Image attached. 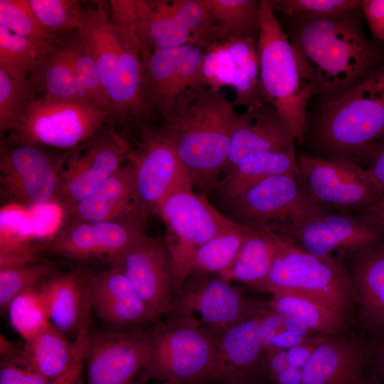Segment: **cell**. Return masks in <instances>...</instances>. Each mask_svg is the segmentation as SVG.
I'll return each mask as SVG.
<instances>
[{"mask_svg": "<svg viewBox=\"0 0 384 384\" xmlns=\"http://www.w3.org/2000/svg\"><path fill=\"white\" fill-rule=\"evenodd\" d=\"M238 115L224 92L203 85L181 95L164 119L161 132L203 193L226 169Z\"/></svg>", "mask_w": 384, "mask_h": 384, "instance_id": "obj_1", "label": "cell"}, {"mask_svg": "<svg viewBox=\"0 0 384 384\" xmlns=\"http://www.w3.org/2000/svg\"><path fill=\"white\" fill-rule=\"evenodd\" d=\"M357 11L336 16H295V26L287 33L305 76L325 102L363 81L375 61Z\"/></svg>", "mask_w": 384, "mask_h": 384, "instance_id": "obj_2", "label": "cell"}, {"mask_svg": "<svg viewBox=\"0 0 384 384\" xmlns=\"http://www.w3.org/2000/svg\"><path fill=\"white\" fill-rule=\"evenodd\" d=\"M78 31L96 64L112 117L139 120L143 117L144 48L140 38L113 25L101 3L95 9H84Z\"/></svg>", "mask_w": 384, "mask_h": 384, "instance_id": "obj_3", "label": "cell"}, {"mask_svg": "<svg viewBox=\"0 0 384 384\" xmlns=\"http://www.w3.org/2000/svg\"><path fill=\"white\" fill-rule=\"evenodd\" d=\"M259 91L272 105L301 144L306 129V105L314 89L305 76L288 34L282 29L269 1H260L257 42Z\"/></svg>", "mask_w": 384, "mask_h": 384, "instance_id": "obj_4", "label": "cell"}, {"mask_svg": "<svg viewBox=\"0 0 384 384\" xmlns=\"http://www.w3.org/2000/svg\"><path fill=\"white\" fill-rule=\"evenodd\" d=\"M317 137L329 158L356 163L384 139V70L370 73L344 95L325 102Z\"/></svg>", "mask_w": 384, "mask_h": 384, "instance_id": "obj_5", "label": "cell"}, {"mask_svg": "<svg viewBox=\"0 0 384 384\" xmlns=\"http://www.w3.org/2000/svg\"><path fill=\"white\" fill-rule=\"evenodd\" d=\"M282 235L264 292H292L313 297L347 320L356 306L349 273L340 255H312Z\"/></svg>", "mask_w": 384, "mask_h": 384, "instance_id": "obj_6", "label": "cell"}, {"mask_svg": "<svg viewBox=\"0 0 384 384\" xmlns=\"http://www.w3.org/2000/svg\"><path fill=\"white\" fill-rule=\"evenodd\" d=\"M218 336L170 316L149 334L151 353L144 378L182 384L219 381Z\"/></svg>", "mask_w": 384, "mask_h": 384, "instance_id": "obj_7", "label": "cell"}, {"mask_svg": "<svg viewBox=\"0 0 384 384\" xmlns=\"http://www.w3.org/2000/svg\"><path fill=\"white\" fill-rule=\"evenodd\" d=\"M156 212L166 227L165 245L174 296L191 273L197 250L204 243L238 224L213 207L204 194L183 190L168 196Z\"/></svg>", "mask_w": 384, "mask_h": 384, "instance_id": "obj_8", "label": "cell"}, {"mask_svg": "<svg viewBox=\"0 0 384 384\" xmlns=\"http://www.w3.org/2000/svg\"><path fill=\"white\" fill-rule=\"evenodd\" d=\"M110 117V111L86 99L38 98L5 139L11 144L72 150L94 137Z\"/></svg>", "mask_w": 384, "mask_h": 384, "instance_id": "obj_9", "label": "cell"}, {"mask_svg": "<svg viewBox=\"0 0 384 384\" xmlns=\"http://www.w3.org/2000/svg\"><path fill=\"white\" fill-rule=\"evenodd\" d=\"M269 310L268 302L247 297L219 274H191L174 296L169 313L219 334Z\"/></svg>", "mask_w": 384, "mask_h": 384, "instance_id": "obj_10", "label": "cell"}, {"mask_svg": "<svg viewBox=\"0 0 384 384\" xmlns=\"http://www.w3.org/2000/svg\"><path fill=\"white\" fill-rule=\"evenodd\" d=\"M228 202L232 220L274 233L299 218L326 209L312 198L299 177L293 174L266 178Z\"/></svg>", "mask_w": 384, "mask_h": 384, "instance_id": "obj_11", "label": "cell"}, {"mask_svg": "<svg viewBox=\"0 0 384 384\" xmlns=\"http://www.w3.org/2000/svg\"><path fill=\"white\" fill-rule=\"evenodd\" d=\"M299 178L309 195L329 210H361L384 193L366 169L340 159L299 153Z\"/></svg>", "mask_w": 384, "mask_h": 384, "instance_id": "obj_12", "label": "cell"}, {"mask_svg": "<svg viewBox=\"0 0 384 384\" xmlns=\"http://www.w3.org/2000/svg\"><path fill=\"white\" fill-rule=\"evenodd\" d=\"M73 151L55 154L48 148L11 144L1 138L0 179L4 191L19 205L51 201L57 196L62 169Z\"/></svg>", "mask_w": 384, "mask_h": 384, "instance_id": "obj_13", "label": "cell"}, {"mask_svg": "<svg viewBox=\"0 0 384 384\" xmlns=\"http://www.w3.org/2000/svg\"><path fill=\"white\" fill-rule=\"evenodd\" d=\"M204 52L205 48L194 44L144 50L143 117L161 115L164 119L181 95L204 85L201 75Z\"/></svg>", "mask_w": 384, "mask_h": 384, "instance_id": "obj_14", "label": "cell"}, {"mask_svg": "<svg viewBox=\"0 0 384 384\" xmlns=\"http://www.w3.org/2000/svg\"><path fill=\"white\" fill-rule=\"evenodd\" d=\"M133 174L139 213L156 212L170 195L193 189L190 178L171 145L160 129L143 127L141 142L128 159Z\"/></svg>", "mask_w": 384, "mask_h": 384, "instance_id": "obj_15", "label": "cell"}, {"mask_svg": "<svg viewBox=\"0 0 384 384\" xmlns=\"http://www.w3.org/2000/svg\"><path fill=\"white\" fill-rule=\"evenodd\" d=\"M305 251L319 257L341 250L353 253L383 238L384 232L360 215L324 209L283 227L278 233Z\"/></svg>", "mask_w": 384, "mask_h": 384, "instance_id": "obj_16", "label": "cell"}, {"mask_svg": "<svg viewBox=\"0 0 384 384\" xmlns=\"http://www.w3.org/2000/svg\"><path fill=\"white\" fill-rule=\"evenodd\" d=\"M149 334L140 328L90 336L85 353L87 384H128L146 366Z\"/></svg>", "mask_w": 384, "mask_h": 384, "instance_id": "obj_17", "label": "cell"}, {"mask_svg": "<svg viewBox=\"0 0 384 384\" xmlns=\"http://www.w3.org/2000/svg\"><path fill=\"white\" fill-rule=\"evenodd\" d=\"M80 149H73L60 174L56 198L68 210L121 168L132 149L112 131Z\"/></svg>", "mask_w": 384, "mask_h": 384, "instance_id": "obj_18", "label": "cell"}, {"mask_svg": "<svg viewBox=\"0 0 384 384\" xmlns=\"http://www.w3.org/2000/svg\"><path fill=\"white\" fill-rule=\"evenodd\" d=\"M110 262L158 317L169 312L174 292L165 244L143 234Z\"/></svg>", "mask_w": 384, "mask_h": 384, "instance_id": "obj_19", "label": "cell"}, {"mask_svg": "<svg viewBox=\"0 0 384 384\" xmlns=\"http://www.w3.org/2000/svg\"><path fill=\"white\" fill-rule=\"evenodd\" d=\"M143 234L138 221L132 220L76 223L59 232L50 248L70 259L105 257L110 261Z\"/></svg>", "mask_w": 384, "mask_h": 384, "instance_id": "obj_20", "label": "cell"}, {"mask_svg": "<svg viewBox=\"0 0 384 384\" xmlns=\"http://www.w3.org/2000/svg\"><path fill=\"white\" fill-rule=\"evenodd\" d=\"M86 302L74 342L51 323L37 335L25 342L23 350L11 358L40 373L50 381L65 374L73 366L85 362V353L90 335V312Z\"/></svg>", "mask_w": 384, "mask_h": 384, "instance_id": "obj_21", "label": "cell"}, {"mask_svg": "<svg viewBox=\"0 0 384 384\" xmlns=\"http://www.w3.org/2000/svg\"><path fill=\"white\" fill-rule=\"evenodd\" d=\"M294 141L287 124L270 104L264 102L246 109L238 115L225 171L253 154L295 149Z\"/></svg>", "mask_w": 384, "mask_h": 384, "instance_id": "obj_22", "label": "cell"}, {"mask_svg": "<svg viewBox=\"0 0 384 384\" xmlns=\"http://www.w3.org/2000/svg\"><path fill=\"white\" fill-rule=\"evenodd\" d=\"M92 308L112 325L137 329L159 318L116 267L88 279Z\"/></svg>", "mask_w": 384, "mask_h": 384, "instance_id": "obj_23", "label": "cell"}, {"mask_svg": "<svg viewBox=\"0 0 384 384\" xmlns=\"http://www.w3.org/2000/svg\"><path fill=\"white\" fill-rule=\"evenodd\" d=\"M363 343L326 336L302 370L301 384H357L370 359Z\"/></svg>", "mask_w": 384, "mask_h": 384, "instance_id": "obj_24", "label": "cell"}, {"mask_svg": "<svg viewBox=\"0 0 384 384\" xmlns=\"http://www.w3.org/2000/svg\"><path fill=\"white\" fill-rule=\"evenodd\" d=\"M68 225L122 220L138 221L139 211L131 165H123L68 210Z\"/></svg>", "mask_w": 384, "mask_h": 384, "instance_id": "obj_25", "label": "cell"}, {"mask_svg": "<svg viewBox=\"0 0 384 384\" xmlns=\"http://www.w3.org/2000/svg\"><path fill=\"white\" fill-rule=\"evenodd\" d=\"M358 317L366 329H384V239L353 253L348 270Z\"/></svg>", "mask_w": 384, "mask_h": 384, "instance_id": "obj_26", "label": "cell"}, {"mask_svg": "<svg viewBox=\"0 0 384 384\" xmlns=\"http://www.w3.org/2000/svg\"><path fill=\"white\" fill-rule=\"evenodd\" d=\"M260 316L243 320L218 334L219 381L242 384L257 370H264Z\"/></svg>", "mask_w": 384, "mask_h": 384, "instance_id": "obj_27", "label": "cell"}, {"mask_svg": "<svg viewBox=\"0 0 384 384\" xmlns=\"http://www.w3.org/2000/svg\"><path fill=\"white\" fill-rule=\"evenodd\" d=\"M223 174L214 188L220 197L227 201L270 177L284 174H293L299 177L295 149L249 155Z\"/></svg>", "mask_w": 384, "mask_h": 384, "instance_id": "obj_28", "label": "cell"}, {"mask_svg": "<svg viewBox=\"0 0 384 384\" xmlns=\"http://www.w3.org/2000/svg\"><path fill=\"white\" fill-rule=\"evenodd\" d=\"M282 240L281 234L251 228L230 265L219 275L230 283L238 281L264 292Z\"/></svg>", "mask_w": 384, "mask_h": 384, "instance_id": "obj_29", "label": "cell"}, {"mask_svg": "<svg viewBox=\"0 0 384 384\" xmlns=\"http://www.w3.org/2000/svg\"><path fill=\"white\" fill-rule=\"evenodd\" d=\"M39 288L50 322L65 335L77 331L88 292V279L70 272L46 280Z\"/></svg>", "mask_w": 384, "mask_h": 384, "instance_id": "obj_30", "label": "cell"}, {"mask_svg": "<svg viewBox=\"0 0 384 384\" xmlns=\"http://www.w3.org/2000/svg\"><path fill=\"white\" fill-rule=\"evenodd\" d=\"M38 98L86 99L71 63L56 43L42 51L28 76ZM87 100V99H86Z\"/></svg>", "mask_w": 384, "mask_h": 384, "instance_id": "obj_31", "label": "cell"}, {"mask_svg": "<svg viewBox=\"0 0 384 384\" xmlns=\"http://www.w3.org/2000/svg\"><path fill=\"white\" fill-rule=\"evenodd\" d=\"M270 309L294 319L322 335H341L347 319L320 301L302 294L278 292L271 294Z\"/></svg>", "mask_w": 384, "mask_h": 384, "instance_id": "obj_32", "label": "cell"}, {"mask_svg": "<svg viewBox=\"0 0 384 384\" xmlns=\"http://www.w3.org/2000/svg\"><path fill=\"white\" fill-rule=\"evenodd\" d=\"M140 21L137 36L149 51L171 48L195 41L183 23L170 11L168 1L139 0Z\"/></svg>", "mask_w": 384, "mask_h": 384, "instance_id": "obj_33", "label": "cell"}, {"mask_svg": "<svg viewBox=\"0 0 384 384\" xmlns=\"http://www.w3.org/2000/svg\"><path fill=\"white\" fill-rule=\"evenodd\" d=\"M217 41L235 38L257 41L260 1L203 0Z\"/></svg>", "mask_w": 384, "mask_h": 384, "instance_id": "obj_34", "label": "cell"}, {"mask_svg": "<svg viewBox=\"0 0 384 384\" xmlns=\"http://www.w3.org/2000/svg\"><path fill=\"white\" fill-rule=\"evenodd\" d=\"M234 63V74L231 86L235 91V106L246 109L257 107L264 102L260 96V63L257 47L253 38H235L227 39Z\"/></svg>", "mask_w": 384, "mask_h": 384, "instance_id": "obj_35", "label": "cell"}, {"mask_svg": "<svg viewBox=\"0 0 384 384\" xmlns=\"http://www.w3.org/2000/svg\"><path fill=\"white\" fill-rule=\"evenodd\" d=\"M58 44L70 60L85 98L112 114L111 102L96 64L78 30L58 36Z\"/></svg>", "mask_w": 384, "mask_h": 384, "instance_id": "obj_36", "label": "cell"}, {"mask_svg": "<svg viewBox=\"0 0 384 384\" xmlns=\"http://www.w3.org/2000/svg\"><path fill=\"white\" fill-rule=\"evenodd\" d=\"M250 230L238 223L204 243L194 255L191 274H220L230 265Z\"/></svg>", "mask_w": 384, "mask_h": 384, "instance_id": "obj_37", "label": "cell"}, {"mask_svg": "<svg viewBox=\"0 0 384 384\" xmlns=\"http://www.w3.org/2000/svg\"><path fill=\"white\" fill-rule=\"evenodd\" d=\"M6 310L11 325L25 342L50 324L38 287L26 289L17 295L9 303Z\"/></svg>", "mask_w": 384, "mask_h": 384, "instance_id": "obj_38", "label": "cell"}, {"mask_svg": "<svg viewBox=\"0 0 384 384\" xmlns=\"http://www.w3.org/2000/svg\"><path fill=\"white\" fill-rule=\"evenodd\" d=\"M38 99L31 81L16 78L0 70V132L12 131L30 105Z\"/></svg>", "mask_w": 384, "mask_h": 384, "instance_id": "obj_39", "label": "cell"}, {"mask_svg": "<svg viewBox=\"0 0 384 384\" xmlns=\"http://www.w3.org/2000/svg\"><path fill=\"white\" fill-rule=\"evenodd\" d=\"M0 26L27 39L41 51L58 40L41 27L27 0H0Z\"/></svg>", "mask_w": 384, "mask_h": 384, "instance_id": "obj_40", "label": "cell"}, {"mask_svg": "<svg viewBox=\"0 0 384 384\" xmlns=\"http://www.w3.org/2000/svg\"><path fill=\"white\" fill-rule=\"evenodd\" d=\"M41 27L50 35L59 36L77 31L84 9L73 0H27Z\"/></svg>", "mask_w": 384, "mask_h": 384, "instance_id": "obj_41", "label": "cell"}, {"mask_svg": "<svg viewBox=\"0 0 384 384\" xmlns=\"http://www.w3.org/2000/svg\"><path fill=\"white\" fill-rule=\"evenodd\" d=\"M41 52L27 39L0 26V70L16 78H28Z\"/></svg>", "mask_w": 384, "mask_h": 384, "instance_id": "obj_42", "label": "cell"}, {"mask_svg": "<svg viewBox=\"0 0 384 384\" xmlns=\"http://www.w3.org/2000/svg\"><path fill=\"white\" fill-rule=\"evenodd\" d=\"M0 253L35 249L36 236L30 218L19 204L2 208L0 216Z\"/></svg>", "mask_w": 384, "mask_h": 384, "instance_id": "obj_43", "label": "cell"}, {"mask_svg": "<svg viewBox=\"0 0 384 384\" xmlns=\"http://www.w3.org/2000/svg\"><path fill=\"white\" fill-rule=\"evenodd\" d=\"M54 266L48 262H33L28 265L0 269V307L6 310L9 303L26 289L37 287L43 279L50 276Z\"/></svg>", "mask_w": 384, "mask_h": 384, "instance_id": "obj_44", "label": "cell"}, {"mask_svg": "<svg viewBox=\"0 0 384 384\" xmlns=\"http://www.w3.org/2000/svg\"><path fill=\"white\" fill-rule=\"evenodd\" d=\"M234 63L229 50L228 41L220 40L206 49L201 65L203 85L214 90L231 85Z\"/></svg>", "mask_w": 384, "mask_h": 384, "instance_id": "obj_45", "label": "cell"}, {"mask_svg": "<svg viewBox=\"0 0 384 384\" xmlns=\"http://www.w3.org/2000/svg\"><path fill=\"white\" fill-rule=\"evenodd\" d=\"M273 11L279 10L292 16H336L362 9L363 1L357 0H279L269 1Z\"/></svg>", "mask_w": 384, "mask_h": 384, "instance_id": "obj_46", "label": "cell"}, {"mask_svg": "<svg viewBox=\"0 0 384 384\" xmlns=\"http://www.w3.org/2000/svg\"><path fill=\"white\" fill-rule=\"evenodd\" d=\"M109 4L111 23L137 35L141 16L139 0H112Z\"/></svg>", "mask_w": 384, "mask_h": 384, "instance_id": "obj_47", "label": "cell"}, {"mask_svg": "<svg viewBox=\"0 0 384 384\" xmlns=\"http://www.w3.org/2000/svg\"><path fill=\"white\" fill-rule=\"evenodd\" d=\"M51 382L16 360L6 358L1 363L0 384H50Z\"/></svg>", "mask_w": 384, "mask_h": 384, "instance_id": "obj_48", "label": "cell"}, {"mask_svg": "<svg viewBox=\"0 0 384 384\" xmlns=\"http://www.w3.org/2000/svg\"><path fill=\"white\" fill-rule=\"evenodd\" d=\"M362 10L373 37L384 41V0L363 1Z\"/></svg>", "mask_w": 384, "mask_h": 384, "instance_id": "obj_49", "label": "cell"}, {"mask_svg": "<svg viewBox=\"0 0 384 384\" xmlns=\"http://www.w3.org/2000/svg\"><path fill=\"white\" fill-rule=\"evenodd\" d=\"M326 336L319 334L298 346L286 350L289 365L302 370Z\"/></svg>", "mask_w": 384, "mask_h": 384, "instance_id": "obj_50", "label": "cell"}, {"mask_svg": "<svg viewBox=\"0 0 384 384\" xmlns=\"http://www.w3.org/2000/svg\"><path fill=\"white\" fill-rule=\"evenodd\" d=\"M316 336H309L291 331H284L274 336L265 351L288 350L314 338Z\"/></svg>", "mask_w": 384, "mask_h": 384, "instance_id": "obj_51", "label": "cell"}, {"mask_svg": "<svg viewBox=\"0 0 384 384\" xmlns=\"http://www.w3.org/2000/svg\"><path fill=\"white\" fill-rule=\"evenodd\" d=\"M370 161L366 168L375 183L384 191V139L370 154Z\"/></svg>", "mask_w": 384, "mask_h": 384, "instance_id": "obj_52", "label": "cell"}, {"mask_svg": "<svg viewBox=\"0 0 384 384\" xmlns=\"http://www.w3.org/2000/svg\"><path fill=\"white\" fill-rule=\"evenodd\" d=\"M36 248L27 251L0 253V269L20 267L36 262Z\"/></svg>", "mask_w": 384, "mask_h": 384, "instance_id": "obj_53", "label": "cell"}, {"mask_svg": "<svg viewBox=\"0 0 384 384\" xmlns=\"http://www.w3.org/2000/svg\"><path fill=\"white\" fill-rule=\"evenodd\" d=\"M384 232V193L376 201L359 211V215Z\"/></svg>", "mask_w": 384, "mask_h": 384, "instance_id": "obj_54", "label": "cell"}, {"mask_svg": "<svg viewBox=\"0 0 384 384\" xmlns=\"http://www.w3.org/2000/svg\"><path fill=\"white\" fill-rule=\"evenodd\" d=\"M373 352V375L371 378L378 384H384V334L379 338Z\"/></svg>", "mask_w": 384, "mask_h": 384, "instance_id": "obj_55", "label": "cell"}, {"mask_svg": "<svg viewBox=\"0 0 384 384\" xmlns=\"http://www.w3.org/2000/svg\"><path fill=\"white\" fill-rule=\"evenodd\" d=\"M84 363H78L65 374L52 381L50 384H82V373Z\"/></svg>", "mask_w": 384, "mask_h": 384, "instance_id": "obj_56", "label": "cell"}, {"mask_svg": "<svg viewBox=\"0 0 384 384\" xmlns=\"http://www.w3.org/2000/svg\"><path fill=\"white\" fill-rule=\"evenodd\" d=\"M357 384H378L376 383L371 377L367 378L364 377Z\"/></svg>", "mask_w": 384, "mask_h": 384, "instance_id": "obj_57", "label": "cell"}, {"mask_svg": "<svg viewBox=\"0 0 384 384\" xmlns=\"http://www.w3.org/2000/svg\"><path fill=\"white\" fill-rule=\"evenodd\" d=\"M162 384H182V383H176V382L166 381V382H164V383H162Z\"/></svg>", "mask_w": 384, "mask_h": 384, "instance_id": "obj_58", "label": "cell"}, {"mask_svg": "<svg viewBox=\"0 0 384 384\" xmlns=\"http://www.w3.org/2000/svg\"><path fill=\"white\" fill-rule=\"evenodd\" d=\"M128 384H136V383H133V382H130V383H128Z\"/></svg>", "mask_w": 384, "mask_h": 384, "instance_id": "obj_59", "label": "cell"}]
</instances>
